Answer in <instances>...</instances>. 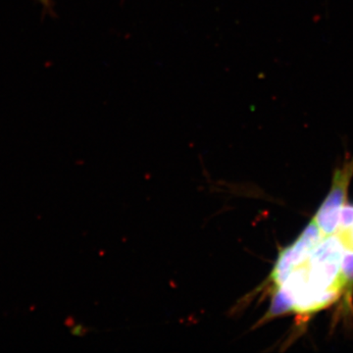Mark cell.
Here are the masks:
<instances>
[{"instance_id": "1", "label": "cell", "mask_w": 353, "mask_h": 353, "mask_svg": "<svg viewBox=\"0 0 353 353\" xmlns=\"http://www.w3.org/2000/svg\"><path fill=\"white\" fill-rule=\"evenodd\" d=\"M345 248L336 234L323 236L304 261L283 273H270L263 284L270 305L262 321L288 314L306 317L339 299L343 294Z\"/></svg>"}, {"instance_id": "2", "label": "cell", "mask_w": 353, "mask_h": 353, "mask_svg": "<svg viewBox=\"0 0 353 353\" xmlns=\"http://www.w3.org/2000/svg\"><path fill=\"white\" fill-rule=\"evenodd\" d=\"M353 176V157L334 172L331 190L318 209L313 222L323 236H331L338 230L341 210L347 204L350 183Z\"/></svg>"}, {"instance_id": "3", "label": "cell", "mask_w": 353, "mask_h": 353, "mask_svg": "<svg viewBox=\"0 0 353 353\" xmlns=\"http://www.w3.org/2000/svg\"><path fill=\"white\" fill-rule=\"evenodd\" d=\"M341 277L343 281V296L347 308L352 310L353 297V250L345 248L341 262Z\"/></svg>"}, {"instance_id": "4", "label": "cell", "mask_w": 353, "mask_h": 353, "mask_svg": "<svg viewBox=\"0 0 353 353\" xmlns=\"http://www.w3.org/2000/svg\"><path fill=\"white\" fill-rule=\"evenodd\" d=\"M334 234L340 239L345 248L353 250V222L345 229L336 230Z\"/></svg>"}]
</instances>
